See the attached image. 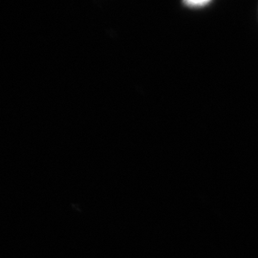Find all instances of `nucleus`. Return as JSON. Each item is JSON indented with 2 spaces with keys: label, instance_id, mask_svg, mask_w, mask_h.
Here are the masks:
<instances>
[{
  "label": "nucleus",
  "instance_id": "obj_1",
  "mask_svg": "<svg viewBox=\"0 0 258 258\" xmlns=\"http://www.w3.org/2000/svg\"><path fill=\"white\" fill-rule=\"evenodd\" d=\"M186 4L190 5V6H194V5H199V6H203L208 4V1H187Z\"/></svg>",
  "mask_w": 258,
  "mask_h": 258
}]
</instances>
